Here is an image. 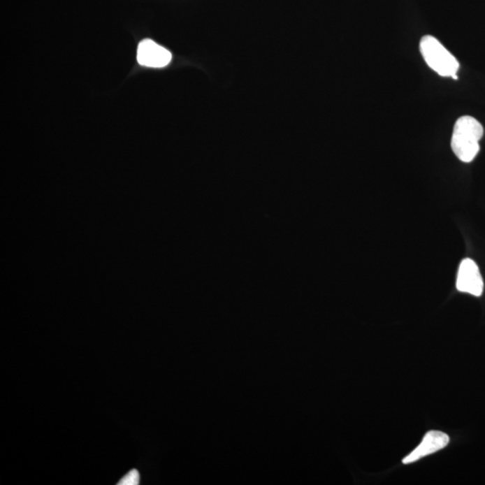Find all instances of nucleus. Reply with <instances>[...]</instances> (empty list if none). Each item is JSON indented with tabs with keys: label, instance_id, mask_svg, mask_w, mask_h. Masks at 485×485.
I'll return each instance as SVG.
<instances>
[{
	"label": "nucleus",
	"instance_id": "obj_1",
	"mask_svg": "<svg viewBox=\"0 0 485 485\" xmlns=\"http://www.w3.org/2000/svg\"><path fill=\"white\" fill-rule=\"evenodd\" d=\"M483 125L471 116H462L456 122L451 138L453 152L462 162L470 163L480 151Z\"/></svg>",
	"mask_w": 485,
	"mask_h": 485
},
{
	"label": "nucleus",
	"instance_id": "obj_2",
	"mask_svg": "<svg viewBox=\"0 0 485 485\" xmlns=\"http://www.w3.org/2000/svg\"><path fill=\"white\" fill-rule=\"evenodd\" d=\"M420 50L428 66L436 73L458 80V59L435 37L425 36L421 38Z\"/></svg>",
	"mask_w": 485,
	"mask_h": 485
},
{
	"label": "nucleus",
	"instance_id": "obj_3",
	"mask_svg": "<svg viewBox=\"0 0 485 485\" xmlns=\"http://www.w3.org/2000/svg\"><path fill=\"white\" fill-rule=\"evenodd\" d=\"M456 289L458 291L480 297L484 291V280L479 268L472 259H464L459 266Z\"/></svg>",
	"mask_w": 485,
	"mask_h": 485
},
{
	"label": "nucleus",
	"instance_id": "obj_4",
	"mask_svg": "<svg viewBox=\"0 0 485 485\" xmlns=\"http://www.w3.org/2000/svg\"><path fill=\"white\" fill-rule=\"evenodd\" d=\"M138 64L149 68H165L171 62L172 55L168 50L150 39L138 44L137 52Z\"/></svg>",
	"mask_w": 485,
	"mask_h": 485
},
{
	"label": "nucleus",
	"instance_id": "obj_5",
	"mask_svg": "<svg viewBox=\"0 0 485 485\" xmlns=\"http://www.w3.org/2000/svg\"><path fill=\"white\" fill-rule=\"evenodd\" d=\"M449 443L448 434L440 430L428 431L426 435L424 437L420 445L407 456H405L403 463L405 465L412 464V463L420 461L425 456L433 454L445 449Z\"/></svg>",
	"mask_w": 485,
	"mask_h": 485
},
{
	"label": "nucleus",
	"instance_id": "obj_6",
	"mask_svg": "<svg viewBox=\"0 0 485 485\" xmlns=\"http://www.w3.org/2000/svg\"><path fill=\"white\" fill-rule=\"evenodd\" d=\"M140 474L136 470L133 469L129 472L127 475H125L124 477L122 478L121 481L119 482V485H137L140 484Z\"/></svg>",
	"mask_w": 485,
	"mask_h": 485
}]
</instances>
